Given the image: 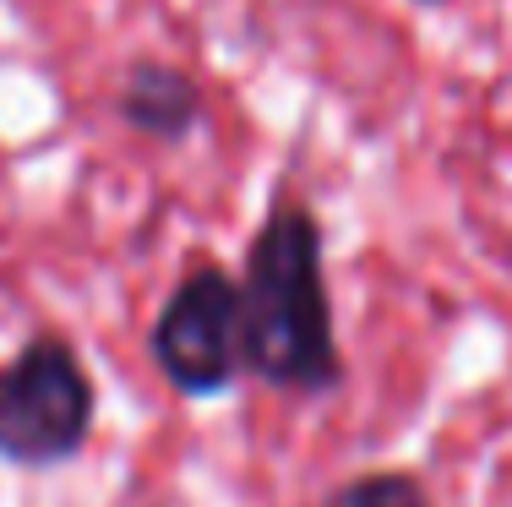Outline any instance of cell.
Returning a JSON list of instances; mask_svg holds the SVG:
<instances>
[{
  "mask_svg": "<svg viewBox=\"0 0 512 507\" xmlns=\"http://www.w3.org/2000/svg\"><path fill=\"white\" fill-rule=\"evenodd\" d=\"M322 224L306 202H278L246 246L240 273V328L246 371L295 398L344 388V349L327 295Z\"/></svg>",
  "mask_w": 512,
  "mask_h": 507,
  "instance_id": "6da1fadb",
  "label": "cell"
},
{
  "mask_svg": "<svg viewBox=\"0 0 512 507\" xmlns=\"http://www.w3.org/2000/svg\"><path fill=\"white\" fill-rule=\"evenodd\" d=\"M99 426V388L60 333H39L0 366V464L60 469Z\"/></svg>",
  "mask_w": 512,
  "mask_h": 507,
  "instance_id": "7a4b0ae2",
  "label": "cell"
},
{
  "mask_svg": "<svg viewBox=\"0 0 512 507\" xmlns=\"http://www.w3.org/2000/svg\"><path fill=\"white\" fill-rule=\"evenodd\" d=\"M153 366L180 398H218L246 371V328H240V279L218 262H197L158 306Z\"/></svg>",
  "mask_w": 512,
  "mask_h": 507,
  "instance_id": "3957f363",
  "label": "cell"
},
{
  "mask_svg": "<svg viewBox=\"0 0 512 507\" xmlns=\"http://www.w3.org/2000/svg\"><path fill=\"white\" fill-rule=\"evenodd\" d=\"M115 115L137 137L186 142L202 126V88L191 71L169 66V60H131L115 88Z\"/></svg>",
  "mask_w": 512,
  "mask_h": 507,
  "instance_id": "277c9868",
  "label": "cell"
},
{
  "mask_svg": "<svg viewBox=\"0 0 512 507\" xmlns=\"http://www.w3.org/2000/svg\"><path fill=\"white\" fill-rule=\"evenodd\" d=\"M322 507H431V491L409 469H365L327 491Z\"/></svg>",
  "mask_w": 512,
  "mask_h": 507,
  "instance_id": "5b68a950",
  "label": "cell"
},
{
  "mask_svg": "<svg viewBox=\"0 0 512 507\" xmlns=\"http://www.w3.org/2000/svg\"><path fill=\"white\" fill-rule=\"evenodd\" d=\"M420 6H442V0H420Z\"/></svg>",
  "mask_w": 512,
  "mask_h": 507,
  "instance_id": "8992f818",
  "label": "cell"
}]
</instances>
